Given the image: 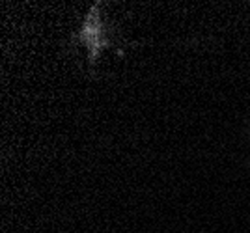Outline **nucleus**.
<instances>
[{
	"mask_svg": "<svg viewBox=\"0 0 250 233\" xmlns=\"http://www.w3.org/2000/svg\"><path fill=\"white\" fill-rule=\"evenodd\" d=\"M69 43L71 45H83L86 49L88 69H90L92 75H95L97 60H99L101 53L108 47H114V41L110 39V28L106 26V22L103 19L101 2H94L90 6V10L86 11V15H84L81 28L71 36Z\"/></svg>",
	"mask_w": 250,
	"mask_h": 233,
	"instance_id": "obj_1",
	"label": "nucleus"
},
{
	"mask_svg": "<svg viewBox=\"0 0 250 233\" xmlns=\"http://www.w3.org/2000/svg\"><path fill=\"white\" fill-rule=\"evenodd\" d=\"M247 135H249V136H250V129H249V131H247Z\"/></svg>",
	"mask_w": 250,
	"mask_h": 233,
	"instance_id": "obj_2",
	"label": "nucleus"
}]
</instances>
